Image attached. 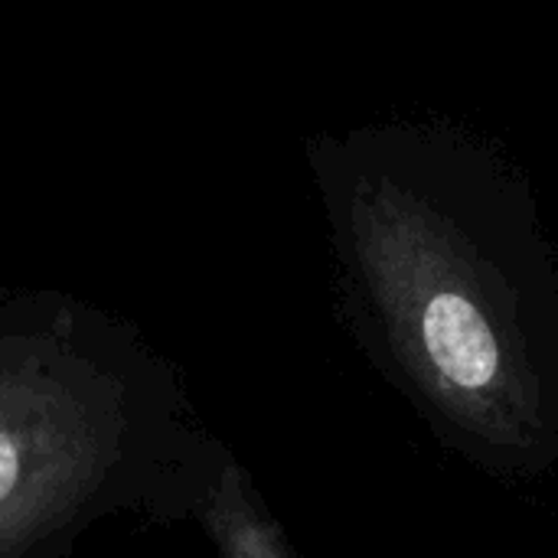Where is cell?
<instances>
[{
  "mask_svg": "<svg viewBox=\"0 0 558 558\" xmlns=\"http://www.w3.org/2000/svg\"><path fill=\"white\" fill-rule=\"evenodd\" d=\"M170 360L111 311L56 291L0 298V558H52L111 510L193 507L222 481Z\"/></svg>",
  "mask_w": 558,
  "mask_h": 558,
  "instance_id": "cell-1",
  "label": "cell"
},
{
  "mask_svg": "<svg viewBox=\"0 0 558 558\" xmlns=\"http://www.w3.org/2000/svg\"><path fill=\"white\" fill-rule=\"evenodd\" d=\"M435 369L458 389H484L500 373V347L484 314L461 294H438L422 317Z\"/></svg>",
  "mask_w": 558,
  "mask_h": 558,
  "instance_id": "cell-2",
  "label": "cell"
}]
</instances>
